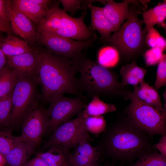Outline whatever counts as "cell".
<instances>
[{
  "instance_id": "obj_13",
  "label": "cell",
  "mask_w": 166,
  "mask_h": 166,
  "mask_svg": "<svg viewBox=\"0 0 166 166\" xmlns=\"http://www.w3.org/2000/svg\"><path fill=\"white\" fill-rule=\"evenodd\" d=\"M9 19L13 32L22 38L28 45L34 44L37 41V30L32 21L12 6Z\"/></svg>"
},
{
  "instance_id": "obj_32",
  "label": "cell",
  "mask_w": 166,
  "mask_h": 166,
  "mask_svg": "<svg viewBox=\"0 0 166 166\" xmlns=\"http://www.w3.org/2000/svg\"><path fill=\"white\" fill-rule=\"evenodd\" d=\"M16 141L9 131L0 130V153L5 156L11 149Z\"/></svg>"
},
{
  "instance_id": "obj_1",
  "label": "cell",
  "mask_w": 166,
  "mask_h": 166,
  "mask_svg": "<svg viewBox=\"0 0 166 166\" xmlns=\"http://www.w3.org/2000/svg\"><path fill=\"white\" fill-rule=\"evenodd\" d=\"M152 137L123 113L107 125L95 147L101 156L129 162L156 150Z\"/></svg>"
},
{
  "instance_id": "obj_4",
  "label": "cell",
  "mask_w": 166,
  "mask_h": 166,
  "mask_svg": "<svg viewBox=\"0 0 166 166\" xmlns=\"http://www.w3.org/2000/svg\"><path fill=\"white\" fill-rule=\"evenodd\" d=\"M147 6L131 3L128 6V16L114 33L97 39L99 44H107L114 47L125 59L135 61L145 51L146 34L143 31L142 20L138 17L139 11H145Z\"/></svg>"
},
{
  "instance_id": "obj_2",
  "label": "cell",
  "mask_w": 166,
  "mask_h": 166,
  "mask_svg": "<svg viewBox=\"0 0 166 166\" xmlns=\"http://www.w3.org/2000/svg\"><path fill=\"white\" fill-rule=\"evenodd\" d=\"M77 73L72 59L47 50L41 52L37 78L42 87L43 100L49 103L54 98L66 93L81 96L76 77Z\"/></svg>"
},
{
  "instance_id": "obj_11",
  "label": "cell",
  "mask_w": 166,
  "mask_h": 166,
  "mask_svg": "<svg viewBox=\"0 0 166 166\" xmlns=\"http://www.w3.org/2000/svg\"><path fill=\"white\" fill-rule=\"evenodd\" d=\"M49 120L47 109L36 106L24 118L22 134L16 137V139L34 147L40 143L43 134L48 128Z\"/></svg>"
},
{
  "instance_id": "obj_28",
  "label": "cell",
  "mask_w": 166,
  "mask_h": 166,
  "mask_svg": "<svg viewBox=\"0 0 166 166\" xmlns=\"http://www.w3.org/2000/svg\"><path fill=\"white\" fill-rule=\"evenodd\" d=\"M83 118L85 128L88 132L97 135L105 130L107 125L104 116H91Z\"/></svg>"
},
{
  "instance_id": "obj_42",
  "label": "cell",
  "mask_w": 166,
  "mask_h": 166,
  "mask_svg": "<svg viewBox=\"0 0 166 166\" xmlns=\"http://www.w3.org/2000/svg\"><path fill=\"white\" fill-rule=\"evenodd\" d=\"M97 166H115L109 163H105L102 164H99Z\"/></svg>"
},
{
  "instance_id": "obj_40",
  "label": "cell",
  "mask_w": 166,
  "mask_h": 166,
  "mask_svg": "<svg viewBox=\"0 0 166 166\" xmlns=\"http://www.w3.org/2000/svg\"><path fill=\"white\" fill-rule=\"evenodd\" d=\"M0 72L3 69L7 64V57L2 51L0 48Z\"/></svg>"
},
{
  "instance_id": "obj_33",
  "label": "cell",
  "mask_w": 166,
  "mask_h": 166,
  "mask_svg": "<svg viewBox=\"0 0 166 166\" xmlns=\"http://www.w3.org/2000/svg\"><path fill=\"white\" fill-rule=\"evenodd\" d=\"M158 65L154 88L156 91L166 85V54H163Z\"/></svg>"
},
{
  "instance_id": "obj_8",
  "label": "cell",
  "mask_w": 166,
  "mask_h": 166,
  "mask_svg": "<svg viewBox=\"0 0 166 166\" xmlns=\"http://www.w3.org/2000/svg\"><path fill=\"white\" fill-rule=\"evenodd\" d=\"M97 39L95 35L89 40L79 41L38 30L37 35V41L49 52L70 59L88 48L93 47Z\"/></svg>"
},
{
  "instance_id": "obj_31",
  "label": "cell",
  "mask_w": 166,
  "mask_h": 166,
  "mask_svg": "<svg viewBox=\"0 0 166 166\" xmlns=\"http://www.w3.org/2000/svg\"><path fill=\"white\" fill-rule=\"evenodd\" d=\"M12 93L0 98V125L8 124L13 106Z\"/></svg>"
},
{
  "instance_id": "obj_38",
  "label": "cell",
  "mask_w": 166,
  "mask_h": 166,
  "mask_svg": "<svg viewBox=\"0 0 166 166\" xmlns=\"http://www.w3.org/2000/svg\"><path fill=\"white\" fill-rule=\"evenodd\" d=\"M33 2L46 8H49L54 1L50 0H31Z\"/></svg>"
},
{
  "instance_id": "obj_19",
  "label": "cell",
  "mask_w": 166,
  "mask_h": 166,
  "mask_svg": "<svg viewBox=\"0 0 166 166\" xmlns=\"http://www.w3.org/2000/svg\"><path fill=\"white\" fill-rule=\"evenodd\" d=\"M16 140L12 148L5 156L7 166H25L34 148L27 143Z\"/></svg>"
},
{
  "instance_id": "obj_22",
  "label": "cell",
  "mask_w": 166,
  "mask_h": 166,
  "mask_svg": "<svg viewBox=\"0 0 166 166\" xmlns=\"http://www.w3.org/2000/svg\"><path fill=\"white\" fill-rule=\"evenodd\" d=\"M147 70L138 65L135 61L123 65L120 70L122 77L121 84L124 86L128 85L137 86L144 79Z\"/></svg>"
},
{
  "instance_id": "obj_17",
  "label": "cell",
  "mask_w": 166,
  "mask_h": 166,
  "mask_svg": "<svg viewBox=\"0 0 166 166\" xmlns=\"http://www.w3.org/2000/svg\"><path fill=\"white\" fill-rule=\"evenodd\" d=\"M69 148L59 145H53L48 150L36 156L43 160L48 166H74L72 153Z\"/></svg>"
},
{
  "instance_id": "obj_25",
  "label": "cell",
  "mask_w": 166,
  "mask_h": 166,
  "mask_svg": "<svg viewBox=\"0 0 166 166\" xmlns=\"http://www.w3.org/2000/svg\"><path fill=\"white\" fill-rule=\"evenodd\" d=\"M18 76L17 73L6 64L0 72V98L12 93Z\"/></svg>"
},
{
  "instance_id": "obj_36",
  "label": "cell",
  "mask_w": 166,
  "mask_h": 166,
  "mask_svg": "<svg viewBox=\"0 0 166 166\" xmlns=\"http://www.w3.org/2000/svg\"><path fill=\"white\" fill-rule=\"evenodd\" d=\"M153 146L154 148L158 150L161 155L166 157V135L161 136L159 142L153 144Z\"/></svg>"
},
{
  "instance_id": "obj_16",
  "label": "cell",
  "mask_w": 166,
  "mask_h": 166,
  "mask_svg": "<svg viewBox=\"0 0 166 166\" xmlns=\"http://www.w3.org/2000/svg\"><path fill=\"white\" fill-rule=\"evenodd\" d=\"M90 142L83 140L74 147L72 153L74 166H97L101 157L95 146Z\"/></svg>"
},
{
  "instance_id": "obj_7",
  "label": "cell",
  "mask_w": 166,
  "mask_h": 166,
  "mask_svg": "<svg viewBox=\"0 0 166 166\" xmlns=\"http://www.w3.org/2000/svg\"><path fill=\"white\" fill-rule=\"evenodd\" d=\"M38 83L37 78L18 75L12 93L13 106L7 124L24 119L36 107Z\"/></svg>"
},
{
  "instance_id": "obj_24",
  "label": "cell",
  "mask_w": 166,
  "mask_h": 166,
  "mask_svg": "<svg viewBox=\"0 0 166 166\" xmlns=\"http://www.w3.org/2000/svg\"><path fill=\"white\" fill-rule=\"evenodd\" d=\"M0 48L6 57L17 56L33 49L24 40L11 35L3 39Z\"/></svg>"
},
{
  "instance_id": "obj_30",
  "label": "cell",
  "mask_w": 166,
  "mask_h": 166,
  "mask_svg": "<svg viewBox=\"0 0 166 166\" xmlns=\"http://www.w3.org/2000/svg\"><path fill=\"white\" fill-rule=\"evenodd\" d=\"M63 6L62 9L65 12H69L72 15L80 10L86 12L88 8V5L97 0H60Z\"/></svg>"
},
{
  "instance_id": "obj_15",
  "label": "cell",
  "mask_w": 166,
  "mask_h": 166,
  "mask_svg": "<svg viewBox=\"0 0 166 166\" xmlns=\"http://www.w3.org/2000/svg\"><path fill=\"white\" fill-rule=\"evenodd\" d=\"M144 2V0H124L117 2L112 0H108L102 9L104 14L113 25L116 31L128 18L129 4H140Z\"/></svg>"
},
{
  "instance_id": "obj_14",
  "label": "cell",
  "mask_w": 166,
  "mask_h": 166,
  "mask_svg": "<svg viewBox=\"0 0 166 166\" xmlns=\"http://www.w3.org/2000/svg\"><path fill=\"white\" fill-rule=\"evenodd\" d=\"M124 99L139 101L160 111L166 110V105L163 106L157 91L144 81L134 87L133 90L128 93Z\"/></svg>"
},
{
  "instance_id": "obj_10",
  "label": "cell",
  "mask_w": 166,
  "mask_h": 166,
  "mask_svg": "<svg viewBox=\"0 0 166 166\" xmlns=\"http://www.w3.org/2000/svg\"><path fill=\"white\" fill-rule=\"evenodd\" d=\"M49 103V106L47 109L50 119L48 128L53 131L78 114L87 105L81 96L71 98L63 95L54 98Z\"/></svg>"
},
{
  "instance_id": "obj_26",
  "label": "cell",
  "mask_w": 166,
  "mask_h": 166,
  "mask_svg": "<svg viewBox=\"0 0 166 166\" xmlns=\"http://www.w3.org/2000/svg\"><path fill=\"white\" fill-rule=\"evenodd\" d=\"M120 55L119 52L114 47L111 46H106L98 51L96 62L100 65L110 69L118 64Z\"/></svg>"
},
{
  "instance_id": "obj_18",
  "label": "cell",
  "mask_w": 166,
  "mask_h": 166,
  "mask_svg": "<svg viewBox=\"0 0 166 166\" xmlns=\"http://www.w3.org/2000/svg\"><path fill=\"white\" fill-rule=\"evenodd\" d=\"M12 7L28 18L36 25L45 17L49 8L42 7L31 0H10Z\"/></svg>"
},
{
  "instance_id": "obj_41",
  "label": "cell",
  "mask_w": 166,
  "mask_h": 166,
  "mask_svg": "<svg viewBox=\"0 0 166 166\" xmlns=\"http://www.w3.org/2000/svg\"><path fill=\"white\" fill-rule=\"evenodd\" d=\"M6 165L5 156L0 153V166H5Z\"/></svg>"
},
{
  "instance_id": "obj_34",
  "label": "cell",
  "mask_w": 166,
  "mask_h": 166,
  "mask_svg": "<svg viewBox=\"0 0 166 166\" xmlns=\"http://www.w3.org/2000/svg\"><path fill=\"white\" fill-rule=\"evenodd\" d=\"M164 51L158 47L151 48L145 51L143 55L147 66L158 64L163 54Z\"/></svg>"
},
{
  "instance_id": "obj_27",
  "label": "cell",
  "mask_w": 166,
  "mask_h": 166,
  "mask_svg": "<svg viewBox=\"0 0 166 166\" xmlns=\"http://www.w3.org/2000/svg\"><path fill=\"white\" fill-rule=\"evenodd\" d=\"M128 166H166V157L156 150L141 156Z\"/></svg>"
},
{
  "instance_id": "obj_39",
  "label": "cell",
  "mask_w": 166,
  "mask_h": 166,
  "mask_svg": "<svg viewBox=\"0 0 166 166\" xmlns=\"http://www.w3.org/2000/svg\"><path fill=\"white\" fill-rule=\"evenodd\" d=\"M0 32L6 33L8 35H11L14 33L11 26L0 20Z\"/></svg>"
},
{
  "instance_id": "obj_23",
  "label": "cell",
  "mask_w": 166,
  "mask_h": 166,
  "mask_svg": "<svg viewBox=\"0 0 166 166\" xmlns=\"http://www.w3.org/2000/svg\"><path fill=\"white\" fill-rule=\"evenodd\" d=\"M100 97H94L85 107L78 114L77 117L85 118L88 117L102 116L105 113L113 112L117 110L116 105L105 103Z\"/></svg>"
},
{
  "instance_id": "obj_29",
  "label": "cell",
  "mask_w": 166,
  "mask_h": 166,
  "mask_svg": "<svg viewBox=\"0 0 166 166\" xmlns=\"http://www.w3.org/2000/svg\"><path fill=\"white\" fill-rule=\"evenodd\" d=\"M145 41L146 46L149 47H158L164 51L166 50V39L154 26L150 27L148 29Z\"/></svg>"
},
{
  "instance_id": "obj_21",
  "label": "cell",
  "mask_w": 166,
  "mask_h": 166,
  "mask_svg": "<svg viewBox=\"0 0 166 166\" xmlns=\"http://www.w3.org/2000/svg\"><path fill=\"white\" fill-rule=\"evenodd\" d=\"M91 14V25L101 37H106L116 31L113 25L104 14L102 7L94 6L92 3L88 5Z\"/></svg>"
},
{
  "instance_id": "obj_9",
  "label": "cell",
  "mask_w": 166,
  "mask_h": 166,
  "mask_svg": "<svg viewBox=\"0 0 166 166\" xmlns=\"http://www.w3.org/2000/svg\"><path fill=\"white\" fill-rule=\"evenodd\" d=\"M86 140L89 142L93 139L85 129L83 118H76L65 121L55 128L47 140L44 148H49L53 145H59L69 149L74 148L80 142Z\"/></svg>"
},
{
  "instance_id": "obj_5",
  "label": "cell",
  "mask_w": 166,
  "mask_h": 166,
  "mask_svg": "<svg viewBox=\"0 0 166 166\" xmlns=\"http://www.w3.org/2000/svg\"><path fill=\"white\" fill-rule=\"evenodd\" d=\"M59 1H54L44 18L37 26V30L79 41H86L96 34L92 27L89 28L84 20L86 12L78 18L72 17L59 6Z\"/></svg>"
},
{
  "instance_id": "obj_20",
  "label": "cell",
  "mask_w": 166,
  "mask_h": 166,
  "mask_svg": "<svg viewBox=\"0 0 166 166\" xmlns=\"http://www.w3.org/2000/svg\"><path fill=\"white\" fill-rule=\"evenodd\" d=\"M138 14L142 15L143 21L145 26L144 32L147 33L148 29L156 25L166 28L165 23L166 18V1L159 2L155 7L142 12L139 11Z\"/></svg>"
},
{
  "instance_id": "obj_37",
  "label": "cell",
  "mask_w": 166,
  "mask_h": 166,
  "mask_svg": "<svg viewBox=\"0 0 166 166\" xmlns=\"http://www.w3.org/2000/svg\"><path fill=\"white\" fill-rule=\"evenodd\" d=\"M25 166H48L45 161L41 158L36 156L27 162Z\"/></svg>"
},
{
  "instance_id": "obj_43",
  "label": "cell",
  "mask_w": 166,
  "mask_h": 166,
  "mask_svg": "<svg viewBox=\"0 0 166 166\" xmlns=\"http://www.w3.org/2000/svg\"><path fill=\"white\" fill-rule=\"evenodd\" d=\"M4 39H3L0 36V44H1L3 41Z\"/></svg>"
},
{
  "instance_id": "obj_3",
  "label": "cell",
  "mask_w": 166,
  "mask_h": 166,
  "mask_svg": "<svg viewBox=\"0 0 166 166\" xmlns=\"http://www.w3.org/2000/svg\"><path fill=\"white\" fill-rule=\"evenodd\" d=\"M85 50L72 59L80 74L78 80L81 93L91 97L101 96L124 98L131 91L123 85L114 71L89 58Z\"/></svg>"
},
{
  "instance_id": "obj_12",
  "label": "cell",
  "mask_w": 166,
  "mask_h": 166,
  "mask_svg": "<svg viewBox=\"0 0 166 166\" xmlns=\"http://www.w3.org/2000/svg\"><path fill=\"white\" fill-rule=\"evenodd\" d=\"M41 53L33 49L19 55L6 57L7 64L19 75L37 78Z\"/></svg>"
},
{
  "instance_id": "obj_35",
  "label": "cell",
  "mask_w": 166,
  "mask_h": 166,
  "mask_svg": "<svg viewBox=\"0 0 166 166\" xmlns=\"http://www.w3.org/2000/svg\"><path fill=\"white\" fill-rule=\"evenodd\" d=\"M12 6L10 0H0V20L10 25L9 14Z\"/></svg>"
},
{
  "instance_id": "obj_6",
  "label": "cell",
  "mask_w": 166,
  "mask_h": 166,
  "mask_svg": "<svg viewBox=\"0 0 166 166\" xmlns=\"http://www.w3.org/2000/svg\"><path fill=\"white\" fill-rule=\"evenodd\" d=\"M123 113L151 137L166 135V110L160 111L139 101L131 100Z\"/></svg>"
}]
</instances>
